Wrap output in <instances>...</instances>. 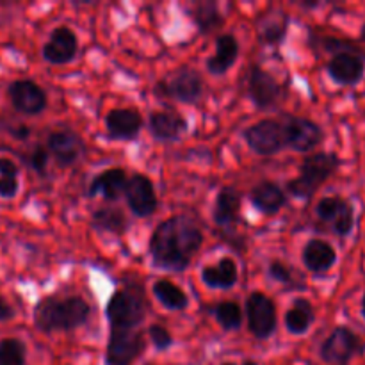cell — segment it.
<instances>
[{"mask_svg": "<svg viewBox=\"0 0 365 365\" xmlns=\"http://www.w3.org/2000/svg\"><path fill=\"white\" fill-rule=\"evenodd\" d=\"M203 234L187 216H173L163 221L150 237V257L157 269L182 273L200 250Z\"/></svg>", "mask_w": 365, "mask_h": 365, "instance_id": "6da1fadb", "label": "cell"}, {"mask_svg": "<svg viewBox=\"0 0 365 365\" xmlns=\"http://www.w3.org/2000/svg\"><path fill=\"white\" fill-rule=\"evenodd\" d=\"M91 314V307L81 296L41 299L34 309V324L39 331H68L82 327Z\"/></svg>", "mask_w": 365, "mask_h": 365, "instance_id": "7a4b0ae2", "label": "cell"}, {"mask_svg": "<svg viewBox=\"0 0 365 365\" xmlns=\"http://www.w3.org/2000/svg\"><path fill=\"white\" fill-rule=\"evenodd\" d=\"M341 168V159L331 152H317L305 157L299 175L287 182V191L298 200H310Z\"/></svg>", "mask_w": 365, "mask_h": 365, "instance_id": "3957f363", "label": "cell"}, {"mask_svg": "<svg viewBox=\"0 0 365 365\" xmlns=\"http://www.w3.org/2000/svg\"><path fill=\"white\" fill-rule=\"evenodd\" d=\"M203 78L192 68H182L155 86V95L180 103H196L203 95Z\"/></svg>", "mask_w": 365, "mask_h": 365, "instance_id": "277c9868", "label": "cell"}, {"mask_svg": "<svg viewBox=\"0 0 365 365\" xmlns=\"http://www.w3.org/2000/svg\"><path fill=\"white\" fill-rule=\"evenodd\" d=\"M106 314L110 328L135 330L145 321V302L130 291H118L110 296Z\"/></svg>", "mask_w": 365, "mask_h": 365, "instance_id": "5b68a950", "label": "cell"}, {"mask_svg": "<svg viewBox=\"0 0 365 365\" xmlns=\"http://www.w3.org/2000/svg\"><path fill=\"white\" fill-rule=\"evenodd\" d=\"M362 351V339L351 328L337 327L321 344L319 356L328 365H349L351 360Z\"/></svg>", "mask_w": 365, "mask_h": 365, "instance_id": "8992f818", "label": "cell"}, {"mask_svg": "<svg viewBox=\"0 0 365 365\" xmlns=\"http://www.w3.org/2000/svg\"><path fill=\"white\" fill-rule=\"evenodd\" d=\"M316 214L339 237H348L355 228V207L341 196H324L317 202Z\"/></svg>", "mask_w": 365, "mask_h": 365, "instance_id": "52a82bcc", "label": "cell"}, {"mask_svg": "<svg viewBox=\"0 0 365 365\" xmlns=\"http://www.w3.org/2000/svg\"><path fill=\"white\" fill-rule=\"evenodd\" d=\"M145 351V339L138 330L110 328L107 342V365H130Z\"/></svg>", "mask_w": 365, "mask_h": 365, "instance_id": "ba28073f", "label": "cell"}, {"mask_svg": "<svg viewBox=\"0 0 365 365\" xmlns=\"http://www.w3.org/2000/svg\"><path fill=\"white\" fill-rule=\"evenodd\" d=\"M284 128L285 145L299 153H309L323 143L324 132L316 121L303 116H287Z\"/></svg>", "mask_w": 365, "mask_h": 365, "instance_id": "9c48e42d", "label": "cell"}, {"mask_svg": "<svg viewBox=\"0 0 365 365\" xmlns=\"http://www.w3.org/2000/svg\"><path fill=\"white\" fill-rule=\"evenodd\" d=\"M246 316H248V328L253 337L269 339L277 330V307L273 299L264 292H253L246 299Z\"/></svg>", "mask_w": 365, "mask_h": 365, "instance_id": "30bf717a", "label": "cell"}, {"mask_svg": "<svg viewBox=\"0 0 365 365\" xmlns=\"http://www.w3.org/2000/svg\"><path fill=\"white\" fill-rule=\"evenodd\" d=\"M327 71L335 84L353 88L365 77V53L362 50L335 53L327 63Z\"/></svg>", "mask_w": 365, "mask_h": 365, "instance_id": "8fae6325", "label": "cell"}, {"mask_svg": "<svg viewBox=\"0 0 365 365\" xmlns=\"http://www.w3.org/2000/svg\"><path fill=\"white\" fill-rule=\"evenodd\" d=\"M245 139L257 155L269 157L285 146L284 128L277 120H260L245 130Z\"/></svg>", "mask_w": 365, "mask_h": 365, "instance_id": "7c38bea8", "label": "cell"}, {"mask_svg": "<svg viewBox=\"0 0 365 365\" xmlns=\"http://www.w3.org/2000/svg\"><path fill=\"white\" fill-rule=\"evenodd\" d=\"M7 95L14 109L25 116H38L46 109V93L34 81H13L7 88Z\"/></svg>", "mask_w": 365, "mask_h": 365, "instance_id": "4fadbf2b", "label": "cell"}, {"mask_svg": "<svg viewBox=\"0 0 365 365\" xmlns=\"http://www.w3.org/2000/svg\"><path fill=\"white\" fill-rule=\"evenodd\" d=\"M46 146L61 166H73L86 155V143L70 128L52 130L46 138Z\"/></svg>", "mask_w": 365, "mask_h": 365, "instance_id": "5bb4252c", "label": "cell"}, {"mask_svg": "<svg viewBox=\"0 0 365 365\" xmlns=\"http://www.w3.org/2000/svg\"><path fill=\"white\" fill-rule=\"evenodd\" d=\"M248 95L259 109H273L282 98V86L260 66H252L248 75Z\"/></svg>", "mask_w": 365, "mask_h": 365, "instance_id": "9a60e30c", "label": "cell"}, {"mask_svg": "<svg viewBox=\"0 0 365 365\" xmlns=\"http://www.w3.org/2000/svg\"><path fill=\"white\" fill-rule=\"evenodd\" d=\"M128 209L138 217H148L157 210V195L152 180L145 175H132L125 187Z\"/></svg>", "mask_w": 365, "mask_h": 365, "instance_id": "2e32d148", "label": "cell"}, {"mask_svg": "<svg viewBox=\"0 0 365 365\" xmlns=\"http://www.w3.org/2000/svg\"><path fill=\"white\" fill-rule=\"evenodd\" d=\"M77 50L78 39L75 32L70 27H66V25H61V27L53 29L48 41L43 45L41 56L46 63L59 66V64L71 63L75 56H77Z\"/></svg>", "mask_w": 365, "mask_h": 365, "instance_id": "e0dca14e", "label": "cell"}, {"mask_svg": "<svg viewBox=\"0 0 365 365\" xmlns=\"http://www.w3.org/2000/svg\"><path fill=\"white\" fill-rule=\"evenodd\" d=\"M107 135L114 141H132L143 128V118L134 109H113L106 116Z\"/></svg>", "mask_w": 365, "mask_h": 365, "instance_id": "ac0fdd59", "label": "cell"}, {"mask_svg": "<svg viewBox=\"0 0 365 365\" xmlns=\"http://www.w3.org/2000/svg\"><path fill=\"white\" fill-rule=\"evenodd\" d=\"M303 264L312 274H327L337 264V252L323 239H310L302 253Z\"/></svg>", "mask_w": 365, "mask_h": 365, "instance_id": "d6986e66", "label": "cell"}, {"mask_svg": "<svg viewBox=\"0 0 365 365\" xmlns=\"http://www.w3.org/2000/svg\"><path fill=\"white\" fill-rule=\"evenodd\" d=\"M127 182V173H125V170H121V168L106 170L93 178L88 195L91 196V198H95V196H103V200H107V202H116V200H120V196L125 192Z\"/></svg>", "mask_w": 365, "mask_h": 365, "instance_id": "ffe728a7", "label": "cell"}, {"mask_svg": "<svg viewBox=\"0 0 365 365\" xmlns=\"http://www.w3.org/2000/svg\"><path fill=\"white\" fill-rule=\"evenodd\" d=\"M150 134L157 139V141L173 143L182 138V134L187 128V121L177 113H168V110H160V113H153L148 120Z\"/></svg>", "mask_w": 365, "mask_h": 365, "instance_id": "44dd1931", "label": "cell"}, {"mask_svg": "<svg viewBox=\"0 0 365 365\" xmlns=\"http://www.w3.org/2000/svg\"><path fill=\"white\" fill-rule=\"evenodd\" d=\"M250 202L264 216H274L277 212H280L282 207H285L287 200H285V192L282 191L280 185H277L274 182H260L250 192Z\"/></svg>", "mask_w": 365, "mask_h": 365, "instance_id": "7402d4cb", "label": "cell"}, {"mask_svg": "<svg viewBox=\"0 0 365 365\" xmlns=\"http://www.w3.org/2000/svg\"><path fill=\"white\" fill-rule=\"evenodd\" d=\"M239 57V41L232 34H221L216 39V53L207 59V71L210 75H225Z\"/></svg>", "mask_w": 365, "mask_h": 365, "instance_id": "603a6c76", "label": "cell"}, {"mask_svg": "<svg viewBox=\"0 0 365 365\" xmlns=\"http://www.w3.org/2000/svg\"><path fill=\"white\" fill-rule=\"evenodd\" d=\"M241 192L235 187L228 185L223 187L216 196V203H214V221L220 227H230L235 223L239 217V210H241Z\"/></svg>", "mask_w": 365, "mask_h": 365, "instance_id": "cb8c5ba5", "label": "cell"}, {"mask_svg": "<svg viewBox=\"0 0 365 365\" xmlns=\"http://www.w3.org/2000/svg\"><path fill=\"white\" fill-rule=\"evenodd\" d=\"M316 321V310L307 298H298L285 314V328L292 335H305Z\"/></svg>", "mask_w": 365, "mask_h": 365, "instance_id": "d4e9b609", "label": "cell"}, {"mask_svg": "<svg viewBox=\"0 0 365 365\" xmlns=\"http://www.w3.org/2000/svg\"><path fill=\"white\" fill-rule=\"evenodd\" d=\"M237 277V264L232 259H221L216 266H207L202 271L203 284L210 289H232Z\"/></svg>", "mask_w": 365, "mask_h": 365, "instance_id": "484cf974", "label": "cell"}, {"mask_svg": "<svg viewBox=\"0 0 365 365\" xmlns=\"http://www.w3.org/2000/svg\"><path fill=\"white\" fill-rule=\"evenodd\" d=\"M153 296L164 309L173 310V312H182L189 307L187 294L170 280H157L153 284Z\"/></svg>", "mask_w": 365, "mask_h": 365, "instance_id": "4316f807", "label": "cell"}, {"mask_svg": "<svg viewBox=\"0 0 365 365\" xmlns=\"http://www.w3.org/2000/svg\"><path fill=\"white\" fill-rule=\"evenodd\" d=\"M287 34V16L282 11H271L259 21V36L266 45H278Z\"/></svg>", "mask_w": 365, "mask_h": 365, "instance_id": "83f0119b", "label": "cell"}, {"mask_svg": "<svg viewBox=\"0 0 365 365\" xmlns=\"http://www.w3.org/2000/svg\"><path fill=\"white\" fill-rule=\"evenodd\" d=\"M91 225L95 230L109 232V234L120 235V234H123V232H127L128 221L120 209L102 207V209H98L93 212Z\"/></svg>", "mask_w": 365, "mask_h": 365, "instance_id": "f1b7e54d", "label": "cell"}, {"mask_svg": "<svg viewBox=\"0 0 365 365\" xmlns=\"http://www.w3.org/2000/svg\"><path fill=\"white\" fill-rule=\"evenodd\" d=\"M192 20L198 25L200 32L209 34V32H214L223 25V14L220 13L214 2H200L196 4L195 11H192Z\"/></svg>", "mask_w": 365, "mask_h": 365, "instance_id": "f546056e", "label": "cell"}, {"mask_svg": "<svg viewBox=\"0 0 365 365\" xmlns=\"http://www.w3.org/2000/svg\"><path fill=\"white\" fill-rule=\"evenodd\" d=\"M18 166L9 157H0V198L13 200L20 191Z\"/></svg>", "mask_w": 365, "mask_h": 365, "instance_id": "4dcf8cb0", "label": "cell"}, {"mask_svg": "<svg viewBox=\"0 0 365 365\" xmlns=\"http://www.w3.org/2000/svg\"><path fill=\"white\" fill-rule=\"evenodd\" d=\"M27 348L20 339L7 337L0 341V365H25Z\"/></svg>", "mask_w": 365, "mask_h": 365, "instance_id": "1f68e13d", "label": "cell"}, {"mask_svg": "<svg viewBox=\"0 0 365 365\" xmlns=\"http://www.w3.org/2000/svg\"><path fill=\"white\" fill-rule=\"evenodd\" d=\"M214 316L220 327L225 331H235L241 328L242 323V312L239 309L237 303L234 302H223L214 309Z\"/></svg>", "mask_w": 365, "mask_h": 365, "instance_id": "d6a6232c", "label": "cell"}, {"mask_svg": "<svg viewBox=\"0 0 365 365\" xmlns=\"http://www.w3.org/2000/svg\"><path fill=\"white\" fill-rule=\"evenodd\" d=\"M148 335L157 351H166V349H170L173 346V335L163 324H152L148 328Z\"/></svg>", "mask_w": 365, "mask_h": 365, "instance_id": "836d02e7", "label": "cell"}, {"mask_svg": "<svg viewBox=\"0 0 365 365\" xmlns=\"http://www.w3.org/2000/svg\"><path fill=\"white\" fill-rule=\"evenodd\" d=\"M319 41H321V45H323V48L327 50V52H330L331 56H335V53H339V52H351V50H360V46L355 45L353 41H349V39L334 38V36H323Z\"/></svg>", "mask_w": 365, "mask_h": 365, "instance_id": "e575fe53", "label": "cell"}, {"mask_svg": "<svg viewBox=\"0 0 365 365\" xmlns=\"http://www.w3.org/2000/svg\"><path fill=\"white\" fill-rule=\"evenodd\" d=\"M48 160H50V153L48 150H45L43 146H36L31 153V166L32 170L36 171L38 175H45L46 168H48Z\"/></svg>", "mask_w": 365, "mask_h": 365, "instance_id": "d590c367", "label": "cell"}, {"mask_svg": "<svg viewBox=\"0 0 365 365\" xmlns=\"http://www.w3.org/2000/svg\"><path fill=\"white\" fill-rule=\"evenodd\" d=\"M267 273H269L271 280L278 282V284H291L292 282V273L285 264L278 262V260H273L267 267Z\"/></svg>", "mask_w": 365, "mask_h": 365, "instance_id": "8d00e7d4", "label": "cell"}, {"mask_svg": "<svg viewBox=\"0 0 365 365\" xmlns=\"http://www.w3.org/2000/svg\"><path fill=\"white\" fill-rule=\"evenodd\" d=\"M14 309L6 302L4 296H0V323H7V321L14 319Z\"/></svg>", "mask_w": 365, "mask_h": 365, "instance_id": "74e56055", "label": "cell"}, {"mask_svg": "<svg viewBox=\"0 0 365 365\" xmlns=\"http://www.w3.org/2000/svg\"><path fill=\"white\" fill-rule=\"evenodd\" d=\"M360 314H362V317H364V321H365V292H364V296H362V302H360Z\"/></svg>", "mask_w": 365, "mask_h": 365, "instance_id": "f35d334b", "label": "cell"}, {"mask_svg": "<svg viewBox=\"0 0 365 365\" xmlns=\"http://www.w3.org/2000/svg\"><path fill=\"white\" fill-rule=\"evenodd\" d=\"M360 41L365 43V21L362 24V27H360Z\"/></svg>", "mask_w": 365, "mask_h": 365, "instance_id": "ab89813d", "label": "cell"}, {"mask_svg": "<svg viewBox=\"0 0 365 365\" xmlns=\"http://www.w3.org/2000/svg\"><path fill=\"white\" fill-rule=\"evenodd\" d=\"M242 365H259V364H257V362H253V360H246V362L242 364Z\"/></svg>", "mask_w": 365, "mask_h": 365, "instance_id": "60d3db41", "label": "cell"}, {"mask_svg": "<svg viewBox=\"0 0 365 365\" xmlns=\"http://www.w3.org/2000/svg\"><path fill=\"white\" fill-rule=\"evenodd\" d=\"M221 365H235V364H232V362H225V364H221Z\"/></svg>", "mask_w": 365, "mask_h": 365, "instance_id": "b9f144b4", "label": "cell"}]
</instances>
